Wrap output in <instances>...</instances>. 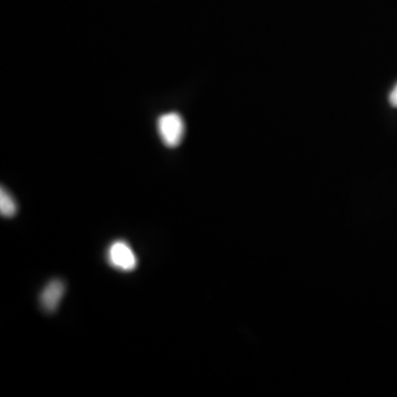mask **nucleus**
Here are the masks:
<instances>
[{"label": "nucleus", "mask_w": 397, "mask_h": 397, "mask_svg": "<svg viewBox=\"0 0 397 397\" xmlns=\"http://www.w3.org/2000/svg\"><path fill=\"white\" fill-rule=\"evenodd\" d=\"M389 101L393 107H397V84L389 93Z\"/></svg>", "instance_id": "obj_5"}, {"label": "nucleus", "mask_w": 397, "mask_h": 397, "mask_svg": "<svg viewBox=\"0 0 397 397\" xmlns=\"http://www.w3.org/2000/svg\"><path fill=\"white\" fill-rule=\"evenodd\" d=\"M107 261L115 270L131 272L138 266V259L133 248L124 241L112 243L107 250Z\"/></svg>", "instance_id": "obj_2"}, {"label": "nucleus", "mask_w": 397, "mask_h": 397, "mask_svg": "<svg viewBox=\"0 0 397 397\" xmlns=\"http://www.w3.org/2000/svg\"><path fill=\"white\" fill-rule=\"evenodd\" d=\"M158 133L163 144L170 148L181 144L184 136V122L181 115L171 112L158 118Z\"/></svg>", "instance_id": "obj_1"}, {"label": "nucleus", "mask_w": 397, "mask_h": 397, "mask_svg": "<svg viewBox=\"0 0 397 397\" xmlns=\"http://www.w3.org/2000/svg\"><path fill=\"white\" fill-rule=\"evenodd\" d=\"M67 291V286L63 280L56 278L47 284L39 297L41 308L47 314H54L59 308L61 300Z\"/></svg>", "instance_id": "obj_3"}, {"label": "nucleus", "mask_w": 397, "mask_h": 397, "mask_svg": "<svg viewBox=\"0 0 397 397\" xmlns=\"http://www.w3.org/2000/svg\"><path fill=\"white\" fill-rule=\"evenodd\" d=\"M18 211L15 197L7 190L1 188L0 191V213L3 218H13L16 216Z\"/></svg>", "instance_id": "obj_4"}]
</instances>
